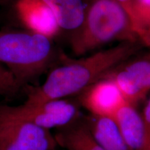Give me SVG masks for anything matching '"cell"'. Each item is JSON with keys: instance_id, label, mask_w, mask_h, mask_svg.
I'll return each instance as SVG.
<instances>
[{"instance_id": "cell-1", "label": "cell", "mask_w": 150, "mask_h": 150, "mask_svg": "<svg viewBox=\"0 0 150 150\" xmlns=\"http://www.w3.org/2000/svg\"><path fill=\"white\" fill-rule=\"evenodd\" d=\"M143 47L140 41L125 42L79 59L63 57V63L49 73L42 85L31 88L24 103L37 104L79 95Z\"/></svg>"}, {"instance_id": "cell-2", "label": "cell", "mask_w": 150, "mask_h": 150, "mask_svg": "<svg viewBox=\"0 0 150 150\" xmlns=\"http://www.w3.org/2000/svg\"><path fill=\"white\" fill-rule=\"evenodd\" d=\"M139 41L130 16L116 0H92L83 24L72 34L71 49L79 56L109 43Z\"/></svg>"}, {"instance_id": "cell-3", "label": "cell", "mask_w": 150, "mask_h": 150, "mask_svg": "<svg viewBox=\"0 0 150 150\" xmlns=\"http://www.w3.org/2000/svg\"><path fill=\"white\" fill-rule=\"evenodd\" d=\"M55 55L50 38L29 31L0 30V62L21 86L45 72Z\"/></svg>"}, {"instance_id": "cell-4", "label": "cell", "mask_w": 150, "mask_h": 150, "mask_svg": "<svg viewBox=\"0 0 150 150\" xmlns=\"http://www.w3.org/2000/svg\"><path fill=\"white\" fill-rule=\"evenodd\" d=\"M54 135L17 116L11 106L0 104V150H54Z\"/></svg>"}, {"instance_id": "cell-5", "label": "cell", "mask_w": 150, "mask_h": 150, "mask_svg": "<svg viewBox=\"0 0 150 150\" xmlns=\"http://www.w3.org/2000/svg\"><path fill=\"white\" fill-rule=\"evenodd\" d=\"M104 76L111 79L127 102L137 107L150 93V49L144 47Z\"/></svg>"}, {"instance_id": "cell-6", "label": "cell", "mask_w": 150, "mask_h": 150, "mask_svg": "<svg viewBox=\"0 0 150 150\" xmlns=\"http://www.w3.org/2000/svg\"><path fill=\"white\" fill-rule=\"evenodd\" d=\"M78 100L56 99L37 104L24 103L11 106V110L22 119L46 130L65 127L82 117Z\"/></svg>"}, {"instance_id": "cell-7", "label": "cell", "mask_w": 150, "mask_h": 150, "mask_svg": "<svg viewBox=\"0 0 150 150\" xmlns=\"http://www.w3.org/2000/svg\"><path fill=\"white\" fill-rule=\"evenodd\" d=\"M77 100L91 115L111 118L128 103L115 82L105 76L81 93Z\"/></svg>"}, {"instance_id": "cell-8", "label": "cell", "mask_w": 150, "mask_h": 150, "mask_svg": "<svg viewBox=\"0 0 150 150\" xmlns=\"http://www.w3.org/2000/svg\"><path fill=\"white\" fill-rule=\"evenodd\" d=\"M15 11L29 31L52 38L61 31L55 16L43 0H17Z\"/></svg>"}, {"instance_id": "cell-9", "label": "cell", "mask_w": 150, "mask_h": 150, "mask_svg": "<svg viewBox=\"0 0 150 150\" xmlns=\"http://www.w3.org/2000/svg\"><path fill=\"white\" fill-rule=\"evenodd\" d=\"M113 119L131 150H150L145 123L136 106L127 103Z\"/></svg>"}, {"instance_id": "cell-10", "label": "cell", "mask_w": 150, "mask_h": 150, "mask_svg": "<svg viewBox=\"0 0 150 150\" xmlns=\"http://www.w3.org/2000/svg\"><path fill=\"white\" fill-rule=\"evenodd\" d=\"M53 13L61 30L73 33L85 20L92 0H43Z\"/></svg>"}, {"instance_id": "cell-11", "label": "cell", "mask_w": 150, "mask_h": 150, "mask_svg": "<svg viewBox=\"0 0 150 150\" xmlns=\"http://www.w3.org/2000/svg\"><path fill=\"white\" fill-rule=\"evenodd\" d=\"M83 117L92 136L104 150H131L113 118L91 114Z\"/></svg>"}, {"instance_id": "cell-12", "label": "cell", "mask_w": 150, "mask_h": 150, "mask_svg": "<svg viewBox=\"0 0 150 150\" xmlns=\"http://www.w3.org/2000/svg\"><path fill=\"white\" fill-rule=\"evenodd\" d=\"M57 145L66 150H104L92 136L83 116L54 134Z\"/></svg>"}, {"instance_id": "cell-13", "label": "cell", "mask_w": 150, "mask_h": 150, "mask_svg": "<svg viewBox=\"0 0 150 150\" xmlns=\"http://www.w3.org/2000/svg\"><path fill=\"white\" fill-rule=\"evenodd\" d=\"M137 34L150 27V0H134L128 11Z\"/></svg>"}, {"instance_id": "cell-14", "label": "cell", "mask_w": 150, "mask_h": 150, "mask_svg": "<svg viewBox=\"0 0 150 150\" xmlns=\"http://www.w3.org/2000/svg\"><path fill=\"white\" fill-rule=\"evenodd\" d=\"M21 86L7 67L0 62V96L13 97L20 91Z\"/></svg>"}, {"instance_id": "cell-15", "label": "cell", "mask_w": 150, "mask_h": 150, "mask_svg": "<svg viewBox=\"0 0 150 150\" xmlns=\"http://www.w3.org/2000/svg\"><path fill=\"white\" fill-rule=\"evenodd\" d=\"M141 115L145 125L147 141L150 147V96L147 101V103H146L145 108H143Z\"/></svg>"}, {"instance_id": "cell-16", "label": "cell", "mask_w": 150, "mask_h": 150, "mask_svg": "<svg viewBox=\"0 0 150 150\" xmlns=\"http://www.w3.org/2000/svg\"><path fill=\"white\" fill-rule=\"evenodd\" d=\"M138 38L144 47L150 49V27L140 32L138 34Z\"/></svg>"}, {"instance_id": "cell-17", "label": "cell", "mask_w": 150, "mask_h": 150, "mask_svg": "<svg viewBox=\"0 0 150 150\" xmlns=\"http://www.w3.org/2000/svg\"><path fill=\"white\" fill-rule=\"evenodd\" d=\"M116 1H117V2L127 11V13H128L129 9L130 8L131 4H132L134 0H116Z\"/></svg>"}, {"instance_id": "cell-18", "label": "cell", "mask_w": 150, "mask_h": 150, "mask_svg": "<svg viewBox=\"0 0 150 150\" xmlns=\"http://www.w3.org/2000/svg\"><path fill=\"white\" fill-rule=\"evenodd\" d=\"M4 1V0H0V2H1V1Z\"/></svg>"}]
</instances>
